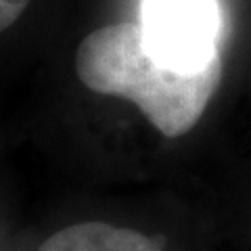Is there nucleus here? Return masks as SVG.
I'll return each instance as SVG.
<instances>
[{"label": "nucleus", "instance_id": "nucleus-1", "mask_svg": "<svg viewBox=\"0 0 251 251\" xmlns=\"http://www.w3.org/2000/svg\"><path fill=\"white\" fill-rule=\"evenodd\" d=\"M74 67L90 92L130 100L166 138H178L197 126L224 75L220 54L201 67L163 61L136 21L90 31L75 49Z\"/></svg>", "mask_w": 251, "mask_h": 251}, {"label": "nucleus", "instance_id": "nucleus-2", "mask_svg": "<svg viewBox=\"0 0 251 251\" xmlns=\"http://www.w3.org/2000/svg\"><path fill=\"white\" fill-rule=\"evenodd\" d=\"M143 25L151 49L178 67H201L218 50L211 0H149Z\"/></svg>", "mask_w": 251, "mask_h": 251}, {"label": "nucleus", "instance_id": "nucleus-3", "mask_svg": "<svg viewBox=\"0 0 251 251\" xmlns=\"http://www.w3.org/2000/svg\"><path fill=\"white\" fill-rule=\"evenodd\" d=\"M40 251H166L151 237L109 222H77L52 232Z\"/></svg>", "mask_w": 251, "mask_h": 251}, {"label": "nucleus", "instance_id": "nucleus-4", "mask_svg": "<svg viewBox=\"0 0 251 251\" xmlns=\"http://www.w3.org/2000/svg\"><path fill=\"white\" fill-rule=\"evenodd\" d=\"M31 0H0V34L17 21Z\"/></svg>", "mask_w": 251, "mask_h": 251}]
</instances>
